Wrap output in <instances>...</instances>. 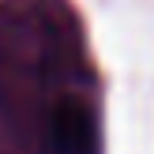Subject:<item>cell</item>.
<instances>
[{"instance_id": "1", "label": "cell", "mask_w": 154, "mask_h": 154, "mask_svg": "<svg viewBox=\"0 0 154 154\" xmlns=\"http://www.w3.org/2000/svg\"><path fill=\"white\" fill-rule=\"evenodd\" d=\"M42 154H98V120L75 98L49 109L42 132Z\"/></svg>"}]
</instances>
